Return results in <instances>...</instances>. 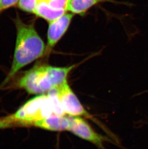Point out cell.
I'll return each mask as SVG.
<instances>
[{
	"mask_svg": "<svg viewBox=\"0 0 148 149\" xmlns=\"http://www.w3.org/2000/svg\"><path fill=\"white\" fill-rule=\"evenodd\" d=\"M70 125L69 116L53 114L36 121L32 124L34 127L52 131H68Z\"/></svg>",
	"mask_w": 148,
	"mask_h": 149,
	"instance_id": "cell-7",
	"label": "cell"
},
{
	"mask_svg": "<svg viewBox=\"0 0 148 149\" xmlns=\"http://www.w3.org/2000/svg\"><path fill=\"white\" fill-rule=\"evenodd\" d=\"M39 0H19L18 6L23 11L28 13H35Z\"/></svg>",
	"mask_w": 148,
	"mask_h": 149,
	"instance_id": "cell-10",
	"label": "cell"
},
{
	"mask_svg": "<svg viewBox=\"0 0 148 149\" xmlns=\"http://www.w3.org/2000/svg\"><path fill=\"white\" fill-rule=\"evenodd\" d=\"M112 1V0H70L67 11L71 12L73 14L83 15L95 4Z\"/></svg>",
	"mask_w": 148,
	"mask_h": 149,
	"instance_id": "cell-9",
	"label": "cell"
},
{
	"mask_svg": "<svg viewBox=\"0 0 148 149\" xmlns=\"http://www.w3.org/2000/svg\"><path fill=\"white\" fill-rule=\"evenodd\" d=\"M56 90L64 114L71 116L91 118V115L82 105L67 82L56 87Z\"/></svg>",
	"mask_w": 148,
	"mask_h": 149,
	"instance_id": "cell-4",
	"label": "cell"
},
{
	"mask_svg": "<svg viewBox=\"0 0 148 149\" xmlns=\"http://www.w3.org/2000/svg\"><path fill=\"white\" fill-rule=\"evenodd\" d=\"M73 17V13H65L55 21L49 23L46 55L50 53L55 45L66 33Z\"/></svg>",
	"mask_w": 148,
	"mask_h": 149,
	"instance_id": "cell-6",
	"label": "cell"
},
{
	"mask_svg": "<svg viewBox=\"0 0 148 149\" xmlns=\"http://www.w3.org/2000/svg\"><path fill=\"white\" fill-rule=\"evenodd\" d=\"M17 126V125L11 121L7 116L4 118H0V130L9 128L11 127Z\"/></svg>",
	"mask_w": 148,
	"mask_h": 149,
	"instance_id": "cell-12",
	"label": "cell"
},
{
	"mask_svg": "<svg viewBox=\"0 0 148 149\" xmlns=\"http://www.w3.org/2000/svg\"><path fill=\"white\" fill-rule=\"evenodd\" d=\"M69 118L70 125L68 131L100 148L103 147V143L106 139L96 132L85 120L79 116H69Z\"/></svg>",
	"mask_w": 148,
	"mask_h": 149,
	"instance_id": "cell-5",
	"label": "cell"
},
{
	"mask_svg": "<svg viewBox=\"0 0 148 149\" xmlns=\"http://www.w3.org/2000/svg\"><path fill=\"white\" fill-rule=\"evenodd\" d=\"M59 111L57 100L53 93L39 95L27 101L8 118L17 125H32L34 123L53 114Z\"/></svg>",
	"mask_w": 148,
	"mask_h": 149,
	"instance_id": "cell-3",
	"label": "cell"
},
{
	"mask_svg": "<svg viewBox=\"0 0 148 149\" xmlns=\"http://www.w3.org/2000/svg\"><path fill=\"white\" fill-rule=\"evenodd\" d=\"M18 1L19 0H1V10L15 6Z\"/></svg>",
	"mask_w": 148,
	"mask_h": 149,
	"instance_id": "cell-13",
	"label": "cell"
},
{
	"mask_svg": "<svg viewBox=\"0 0 148 149\" xmlns=\"http://www.w3.org/2000/svg\"><path fill=\"white\" fill-rule=\"evenodd\" d=\"M17 39L13 62L3 86L23 68L46 55L44 43L33 24H28L17 16L14 19Z\"/></svg>",
	"mask_w": 148,
	"mask_h": 149,
	"instance_id": "cell-1",
	"label": "cell"
},
{
	"mask_svg": "<svg viewBox=\"0 0 148 149\" xmlns=\"http://www.w3.org/2000/svg\"><path fill=\"white\" fill-rule=\"evenodd\" d=\"M53 8L67 11L70 0H44Z\"/></svg>",
	"mask_w": 148,
	"mask_h": 149,
	"instance_id": "cell-11",
	"label": "cell"
},
{
	"mask_svg": "<svg viewBox=\"0 0 148 149\" xmlns=\"http://www.w3.org/2000/svg\"><path fill=\"white\" fill-rule=\"evenodd\" d=\"M75 65L58 67L45 64L35 65L24 72L16 85L30 94L41 95L67 82L69 74Z\"/></svg>",
	"mask_w": 148,
	"mask_h": 149,
	"instance_id": "cell-2",
	"label": "cell"
},
{
	"mask_svg": "<svg viewBox=\"0 0 148 149\" xmlns=\"http://www.w3.org/2000/svg\"><path fill=\"white\" fill-rule=\"evenodd\" d=\"M0 10H1V0H0Z\"/></svg>",
	"mask_w": 148,
	"mask_h": 149,
	"instance_id": "cell-14",
	"label": "cell"
},
{
	"mask_svg": "<svg viewBox=\"0 0 148 149\" xmlns=\"http://www.w3.org/2000/svg\"><path fill=\"white\" fill-rule=\"evenodd\" d=\"M66 12L53 8L44 0H39L34 14L50 23L63 16Z\"/></svg>",
	"mask_w": 148,
	"mask_h": 149,
	"instance_id": "cell-8",
	"label": "cell"
}]
</instances>
